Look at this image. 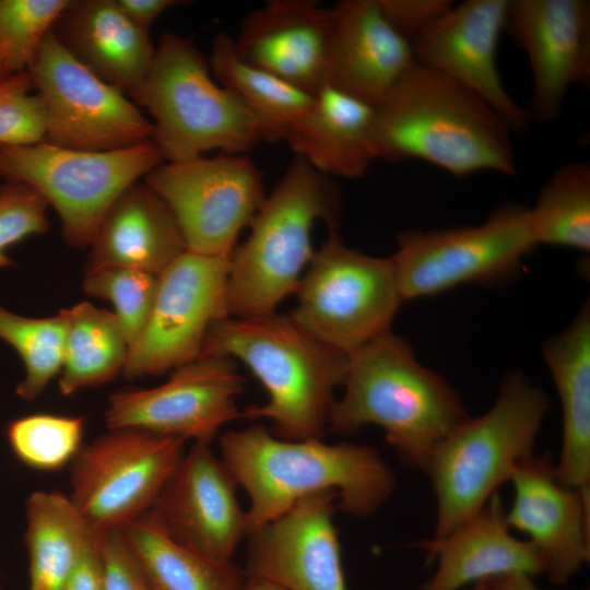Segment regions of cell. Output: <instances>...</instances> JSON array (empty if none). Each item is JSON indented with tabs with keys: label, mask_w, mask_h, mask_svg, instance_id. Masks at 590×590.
<instances>
[{
	"label": "cell",
	"mask_w": 590,
	"mask_h": 590,
	"mask_svg": "<svg viewBox=\"0 0 590 590\" xmlns=\"http://www.w3.org/2000/svg\"><path fill=\"white\" fill-rule=\"evenodd\" d=\"M509 482L508 527L529 536L552 583H567L590 559V491L563 484L548 455L523 460Z\"/></svg>",
	"instance_id": "obj_19"
},
{
	"label": "cell",
	"mask_w": 590,
	"mask_h": 590,
	"mask_svg": "<svg viewBox=\"0 0 590 590\" xmlns=\"http://www.w3.org/2000/svg\"><path fill=\"white\" fill-rule=\"evenodd\" d=\"M229 258L185 251L160 275L146 326L123 375L135 379L173 371L198 359L210 328L228 317Z\"/></svg>",
	"instance_id": "obj_14"
},
{
	"label": "cell",
	"mask_w": 590,
	"mask_h": 590,
	"mask_svg": "<svg viewBox=\"0 0 590 590\" xmlns=\"http://www.w3.org/2000/svg\"><path fill=\"white\" fill-rule=\"evenodd\" d=\"M542 356L562 408L560 451L555 471L558 480L590 491V304L573 321L542 345Z\"/></svg>",
	"instance_id": "obj_26"
},
{
	"label": "cell",
	"mask_w": 590,
	"mask_h": 590,
	"mask_svg": "<svg viewBox=\"0 0 590 590\" xmlns=\"http://www.w3.org/2000/svg\"><path fill=\"white\" fill-rule=\"evenodd\" d=\"M487 590H540L532 576L523 573H511L491 578Z\"/></svg>",
	"instance_id": "obj_43"
},
{
	"label": "cell",
	"mask_w": 590,
	"mask_h": 590,
	"mask_svg": "<svg viewBox=\"0 0 590 590\" xmlns=\"http://www.w3.org/2000/svg\"><path fill=\"white\" fill-rule=\"evenodd\" d=\"M47 202L31 187L7 182L0 187V266L11 264L3 251L28 236L48 231Z\"/></svg>",
	"instance_id": "obj_38"
},
{
	"label": "cell",
	"mask_w": 590,
	"mask_h": 590,
	"mask_svg": "<svg viewBox=\"0 0 590 590\" xmlns=\"http://www.w3.org/2000/svg\"><path fill=\"white\" fill-rule=\"evenodd\" d=\"M344 391L328 428L352 435L376 425L401 462L422 470L436 446L470 416L460 394L421 364L392 331L349 355Z\"/></svg>",
	"instance_id": "obj_4"
},
{
	"label": "cell",
	"mask_w": 590,
	"mask_h": 590,
	"mask_svg": "<svg viewBox=\"0 0 590 590\" xmlns=\"http://www.w3.org/2000/svg\"><path fill=\"white\" fill-rule=\"evenodd\" d=\"M208 62L216 82L258 122L263 141H286L312 106L315 95L239 58L227 34L214 37Z\"/></svg>",
	"instance_id": "obj_28"
},
{
	"label": "cell",
	"mask_w": 590,
	"mask_h": 590,
	"mask_svg": "<svg viewBox=\"0 0 590 590\" xmlns=\"http://www.w3.org/2000/svg\"><path fill=\"white\" fill-rule=\"evenodd\" d=\"M471 590H487V581L482 580L473 585Z\"/></svg>",
	"instance_id": "obj_46"
},
{
	"label": "cell",
	"mask_w": 590,
	"mask_h": 590,
	"mask_svg": "<svg viewBox=\"0 0 590 590\" xmlns=\"http://www.w3.org/2000/svg\"><path fill=\"white\" fill-rule=\"evenodd\" d=\"M27 73H13L0 81V146H28L45 141L43 101Z\"/></svg>",
	"instance_id": "obj_37"
},
{
	"label": "cell",
	"mask_w": 590,
	"mask_h": 590,
	"mask_svg": "<svg viewBox=\"0 0 590 590\" xmlns=\"http://www.w3.org/2000/svg\"><path fill=\"white\" fill-rule=\"evenodd\" d=\"M50 32L78 62L126 95L143 82L155 55L149 32L115 0H68Z\"/></svg>",
	"instance_id": "obj_24"
},
{
	"label": "cell",
	"mask_w": 590,
	"mask_h": 590,
	"mask_svg": "<svg viewBox=\"0 0 590 590\" xmlns=\"http://www.w3.org/2000/svg\"><path fill=\"white\" fill-rule=\"evenodd\" d=\"M201 356L236 358L264 387L267 401L246 408L241 417L268 420L269 430L282 439H323L349 355L309 334L288 315L273 312L216 321Z\"/></svg>",
	"instance_id": "obj_3"
},
{
	"label": "cell",
	"mask_w": 590,
	"mask_h": 590,
	"mask_svg": "<svg viewBox=\"0 0 590 590\" xmlns=\"http://www.w3.org/2000/svg\"><path fill=\"white\" fill-rule=\"evenodd\" d=\"M126 17L142 31L149 32L152 24L169 8L180 5L178 0H115Z\"/></svg>",
	"instance_id": "obj_42"
},
{
	"label": "cell",
	"mask_w": 590,
	"mask_h": 590,
	"mask_svg": "<svg viewBox=\"0 0 590 590\" xmlns=\"http://www.w3.org/2000/svg\"><path fill=\"white\" fill-rule=\"evenodd\" d=\"M295 293L292 320L346 355L392 331L404 303L390 257L350 248L337 229L314 252Z\"/></svg>",
	"instance_id": "obj_9"
},
{
	"label": "cell",
	"mask_w": 590,
	"mask_h": 590,
	"mask_svg": "<svg viewBox=\"0 0 590 590\" xmlns=\"http://www.w3.org/2000/svg\"><path fill=\"white\" fill-rule=\"evenodd\" d=\"M373 122V105L327 85L285 142L328 177L359 178L378 160Z\"/></svg>",
	"instance_id": "obj_27"
},
{
	"label": "cell",
	"mask_w": 590,
	"mask_h": 590,
	"mask_svg": "<svg viewBox=\"0 0 590 590\" xmlns=\"http://www.w3.org/2000/svg\"><path fill=\"white\" fill-rule=\"evenodd\" d=\"M505 30L529 59L530 120L554 121L573 84L590 86V1L509 0Z\"/></svg>",
	"instance_id": "obj_17"
},
{
	"label": "cell",
	"mask_w": 590,
	"mask_h": 590,
	"mask_svg": "<svg viewBox=\"0 0 590 590\" xmlns=\"http://www.w3.org/2000/svg\"><path fill=\"white\" fill-rule=\"evenodd\" d=\"M221 459L248 495L249 531L279 518L310 495L333 491L337 509L367 518L390 498L397 477L371 446L287 440L260 424L220 436Z\"/></svg>",
	"instance_id": "obj_1"
},
{
	"label": "cell",
	"mask_w": 590,
	"mask_h": 590,
	"mask_svg": "<svg viewBox=\"0 0 590 590\" xmlns=\"http://www.w3.org/2000/svg\"><path fill=\"white\" fill-rule=\"evenodd\" d=\"M129 97L152 116L151 140L164 162L215 150L246 154L263 141L258 122L216 82L194 43L173 32L161 36L148 75Z\"/></svg>",
	"instance_id": "obj_7"
},
{
	"label": "cell",
	"mask_w": 590,
	"mask_h": 590,
	"mask_svg": "<svg viewBox=\"0 0 590 590\" xmlns=\"http://www.w3.org/2000/svg\"><path fill=\"white\" fill-rule=\"evenodd\" d=\"M332 13L329 85L376 106L415 63L412 46L389 23L378 0H342Z\"/></svg>",
	"instance_id": "obj_22"
},
{
	"label": "cell",
	"mask_w": 590,
	"mask_h": 590,
	"mask_svg": "<svg viewBox=\"0 0 590 590\" xmlns=\"http://www.w3.org/2000/svg\"><path fill=\"white\" fill-rule=\"evenodd\" d=\"M244 590H285L281 586L260 577L247 576Z\"/></svg>",
	"instance_id": "obj_44"
},
{
	"label": "cell",
	"mask_w": 590,
	"mask_h": 590,
	"mask_svg": "<svg viewBox=\"0 0 590 590\" xmlns=\"http://www.w3.org/2000/svg\"><path fill=\"white\" fill-rule=\"evenodd\" d=\"M338 495L320 492L248 532L247 576L285 590H347L334 526Z\"/></svg>",
	"instance_id": "obj_18"
},
{
	"label": "cell",
	"mask_w": 590,
	"mask_h": 590,
	"mask_svg": "<svg viewBox=\"0 0 590 590\" xmlns=\"http://www.w3.org/2000/svg\"><path fill=\"white\" fill-rule=\"evenodd\" d=\"M88 248L84 271L125 267L156 276L186 251L173 212L144 180L114 201Z\"/></svg>",
	"instance_id": "obj_25"
},
{
	"label": "cell",
	"mask_w": 590,
	"mask_h": 590,
	"mask_svg": "<svg viewBox=\"0 0 590 590\" xmlns=\"http://www.w3.org/2000/svg\"><path fill=\"white\" fill-rule=\"evenodd\" d=\"M68 0H0V57L10 73L25 71Z\"/></svg>",
	"instance_id": "obj_36"
},
{
	"label": "cell",
	"mask_w": 590,
	"mask_h": 590,
	"mask_svg": "<svg viewBox=\"0 0 590 590\" xmlns=\"http://www.w3.org/2000/svg\"><path fill=\"white\" fill-rule=\"evenodd\" d=\"M1 590V589H0Z\"/></svg>",
	"instance_id": "obj_47"
},
{
	"label": "cell",
	"mask_w": 590,
	"mask_h": 590,
	"mask_svg": "<svg viewBox=\"0 0 590 590\" xmlns=\"http://www.w3.org/2000/svg\"><path fill=\"white\" fill-rule=\"evenodd\" d=\"M67 330V309L51 317L33 318L0 305V339L17 352L24 364L25 375L15 388L22 400H35L60 375Z\"/></svg>",
	"instance_id": "obj_33"
},
{
	"label": "cell",
	"mask_w": 590,
	"mask_h": 590,
	"mask_svg": "<svg viewBox=\"0 0 590 590\" xmlns=\"http://www.w3.org/2000/svg\"><path fill=\"white\" fill-rule=\"evenodd\" d=\"M68 330L59 377L62 396L116 379L126 366L130 346L114 312L82 302L67 308Z\"/></svg>",
	"instance_id": "obj_31"
},
{
	"label": "cell",
	"mask_w": 590,
	"mask_h": 590,
	"mask_svg": "<svg viewBox=\"0 0 590 590\" xmlns=\"http://www.w3.org/2000/svg\"><path fill=\"white\" fill-rule=\"evenodd\" d=\"M104 590H154L120 530L98 532Z\"/></svg>",
	"instance_id": "obj_39"
},
{
	"label": "cell",
	"mask_w": 590,
	"mask_h": 590,
	"mask_svg": "<svg viewBox=\"0 0 590 590\" xmlns=\"http://www.w3.org/2000/svg\"><path fill=\"white\" fill-rule=\"evenodd\" d=\"M341 197L330 177L296 156L250 225L248 238L229 257L226 305L229 317L276 312L295 293L314 256L311 232L318 221L337 229Z\"/></svg>",
	"instance_id": "obj_6"
},
{
	"label": "cell",
	"mask_w": 590,
	"mask_h": 590,
	"mask_svg": "<svg viewBox=\"0 0 590 590\" xmlns=\"http://www.w3.org/2000/svg\"><path fill=\"white\" fill-rule=\"evenodd\" d=\"M144 181L169 206L186 250L209 257H231L266 198L261 173L246 154L164 162Z\"/></svg>",
	"instance_id": "obj_12"
},
{
	"label": "cell",
	"mask_w": 590,
	"mask_h": 590,
	"mask_svg": "<svg viewBox=\"0 0 590 590\" xmlns=\"http://www.w3.org/2000/svg\"><path fill=\"white\" fill-rule=\"evenodd\" d=\"M61 590H104L98 531L84 546Z\"/></svg>",
	"instance_id": "obj_41"
},
{
	"label": "cell",
	"mask_w": 590,
	"mask_h": 590,
	"mask_svg": "<svg viewBox=\"0 0 590 590\" xmlns=\"http://www.w3.org/2000/svg\"><path fill=\"white\" fill-rule=\"evenodd\" d=\"M164 163L152 140L114 151H80L42 142L0 146V176L39 193L61 221L64 241L88 247L109 206Z\"/></svg>",
	"instance_id": "obj_8"
},
{
	"label": "cell",
	"mask_w": 590,
	"mask_h": 590,
	"mask_svg": "<svg viewBox=\"0 0 590 590\" xmlns=\"http://www.w3.org/2000/svg\"><path fill=\"white\" fill-rule=\"evenodd\" d=\"M237 487L210 444L193 442L148 514L176 542L231 562L249 532Z\"/></svg>",
	"instance_id": "obj_16"
},
{
	"label": "cell",
	"mask_w": 590,
	"mask_h": 590,
	"mask_svg": "<svg viewBox=\"0 0 590 590\" xmlns=\"http://www.w3.org/2000/svg\"><path fill=\"white\" fill-rule=\"evenodd\" d=\"M511 132L477 94L416 61L374 106L378 160H421L456 177L482 170L515 176Z\"/></svg>",
	"instance_id": "obj_2"
},
{
	"label": "cell",
	"mask_w": 590,
	"mask_h": 590,
	"mask_svg": "<svg viewBox=\"0 0 590 590\" xmlns=\"http://www.w3.org/2000/svg\"><path fill=\"white\" fill-rule=\"evenodd\" d=\"M505 511L497 492L479 512L448 534L417 542L428 560L437 562L435 573L420 590H460L511 573L532 577L545 574L535 547L511 533Z\"/></svg>",
	"instance_id": "obj_23"
},
{
	"label": "cell",
	"mask_w": 590,
	"mask_h": 590,
	"mask_svg": "<svg viewBox=\"0 0 590 590\" xmlns=\"http://www.w3.org/2000/svg\"><path fill=\"white\" fill-rule=\"evenodd\" d=\"M121 533L154 590H244L246 570L176 542L144 514Z\"/></svg>",
	"instance_id": "obj_30"
},
{
	"label": "cell",
	"mask_w": 590,
	"mask_h": 590,
	"mask_svg": "<svg viewBox=\"0 0 590 590\" xmlns=\"http://www.w3.org/2000/svg\"><path fill=\"white\" fill-rule=\"evenodd\" d=\"M95 531L69 495L37 491L26 500L30 590H61Z\"/></svg>",
	"instance_id": "obj_29"
},
{
	"label": "cell",
	"mask_w": 590,
	"mask_h": 590,
	"mask_svg": "<svg viewBox=\"0 0 590 590\" xmlns=\"http://www.w3.org/2000/svg\"><path fill=\"white\" fill-rule=\"evenodd\" d=\"M530 220L538 245L590 251V165L573 162L556 168L543 185Z\"/></svg>",
	"instance_id": "obj_32"
},
{
	"label": "cell",
	"mask_w": 590,
	"mask_h": 590,
	"mask_svg": "<svg viewBox=\"0 0 590 590\" xmlns=\"http://www.w3.org/2000/svg\"><path fill=\"white\" fill-rule=\"evenodd\" d=\"M185 452L178 438L109 429L71 461L69 497L95 531L121 530L151 509Z\"/></svg>",
	"instance_id": "obj_11"
},
{
	"label": "cell",
	"mask_w": 590,
	"mask_h": 590,
	"mask_svg": "<svg viewBox=\"0 0 590 590\" xmlns=\"http://www.w3.org/2000/svg\"><path fill=\"white\" fill-rule=\"evenodd\" d=\"M157 283L158 276L142 270L104 267L84 271L82 288L88 296L113 304L131 350L149 320Z\"/></svg>",
	"instance_id": "obj_35"
},
{
	"label": "cell",
	"mask_w": 590,
	"mask_h": 590,
	"mask_svg": "<svg viewBox=\"0 0 590 590\" xmlns=\"http://www.w3.org/2000/svg\"><path fill=\"white\" fill-rule=\"evenodd\" d=\"M244 388L234 359L201 356L173 370L160 386L110 394L105 423L108 429L137 428L210 444L226 424L241 417L237 399Z\"/></svg>",
	"instance_id": "obj_15"
},
{
	"label": "cell",
	"mask_w": 590,
	"mask_h": 590,
	"mask_svg": "<svg viewBox=\"0 0 590 590\" xmlns=\"http://www.w3.org/2000/svg\"><path fill=\"white\" fill-rule=\"evenodd\" d=\"M536 246L530 208L507 203L476 226L404 229L390 259L406 302L463 284L507 282Z\"/></svg>",
	"instance_id": "obj_10"
},
{
	"label": "cell",
	"mask_w": 590,
	"mask_h": 590,
	"mask_svg": "<svg viewBox=\"0 0 590 590\" xmlns=\"http://www.w3.org/2000/svg\"><path fill=\"white\" fill-rule=\"evenodd\" d=\"M393 26L412 46L413 42L452 7L450 0H378Z\"/></svg>",
	"instance_id": "obj_40"
},
{
	"label": "cell",
	"mask_w": 590,
	"mask_h": 590,
	"mask_svg": "<svg viewBox=\"0 0 590 590\" xmlns=\"http://www.w3.org/2000/svg\"><path fill=\"white\" fill-rule=\"evenodd\" d=\"M10 74H13V73H10L7 68L4 67L3 64V61L0 57V81L3 80L4 78H7L8 75Z\"/></svg>",
	"instance_id": "obj_45"
},
{
	"label": "cell",
	"mask_w": 590,
	"mask_h": 590,
	"mask_svg": "<svg viewBox=\"0 0 590 590\" xmlns=\"http://www.w3.org/2000/svg\"><path fill=\"white\" fill-rule=\"evenodd\" d=\"M509 0H467L453 7L412 44L415 61L468 87L509 125L524 131L530 117L503 85L496 52Z\"/></svg>",
	"instance_id": "obj_20"
},
{
	"label": "cell",
	"mask_w": 590,
	"mask_h": 590,
	"mask_svg": "<svg viewBox=\"0 0 590 590\" xmlns=\"http://www.w3.org/2000/svg\"><path fill=\"white\" fill-rule=\"evenodd\" d=\"M25 71L44 104V142L99 152L151 140L153 125L139 107L78 62L51 32Z\"/></svg>",
	"instance_id": "obj_13"
},
{
	"label": "cell",
	"mask_w": 590,
	"mask_h": 590,
	"mask_svg": "<svg viewBox=\"0 0 590 590\" xmlns=\"http://www.w3.org/2000/svg\"><path fill=\"white\" fill-rule=\"evenodd\" d=\"M550 410L546 393L523 373L505 377L493 405L442 439L423 469L436 499L432 538L479 512L518 465L532 456Z\"/></svg>",
	"instance_id": "obj_5"
},
{
	"label": "cell",
	"mask_w": 590,
	"mask_h": 590,
	"mask_svg": "<svg viewBox=\"0 0 590 590\" xmlns=\"http://www.w3.org/2000/svg\"><path fill=\"white\" fill-rule=\"evenodd\" d=\"M332 8L312 0H272L243 21L234 49L244 61L316 95L329 85Z\"/></svg>",
	"instance_id": "obj_21"
},
{
	"label": "cell",
	"mask_w": 590,
	"mask_h": 590,
	"mask_svg": "<svg viewBox=\"0 0 590 590\" xmlns=\"http://www.w3.org/2000/svg\"><path fill=\"white\" fill-rule=\"evenodd\" d=\"M84 417L32 414L10 423L7 437L24 464L51 472L71 463L81 449Z\"/></svg>",
	"instance_id": "obj_34"
}]
</instances>
